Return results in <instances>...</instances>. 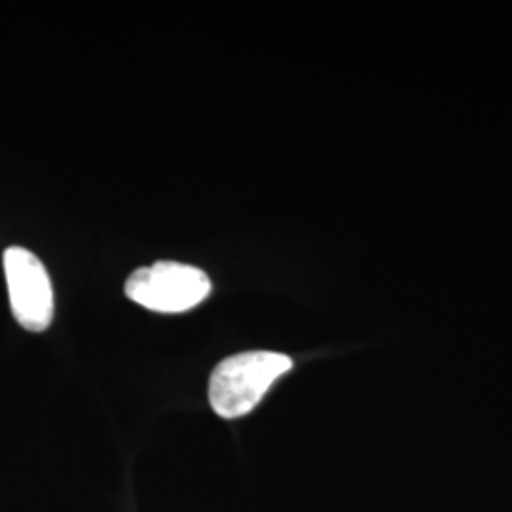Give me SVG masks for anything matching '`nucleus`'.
<instances>
[{"label": "nucleus", "instance_id": "nucleus-2", "mask_svg": "<svg viewBox=\"0 0 512 512\" xmlns=\"http://www.w3.org/2000/svg\"><path fill=\"white\" fill-rule=\"evenodd\" d=\"M211 293V279L200 268L181 262H156L139 268L126 281L129 300L147 310L183 313L192 310Z\"/></svg>", "mask_w": 512, "mask_h": 512}, {"label": "nucleus", "instance_id": "nucleus-3", "mask_svg": "<svg viewBox=\"0 0 512 512\" xmlns=\"http://www.w3.org/2000/svg\"><path fill=\"white\" fill-rule=\"evenodd\" d=\"M2 260L16 321L31 332L48 329L54 319V289L42 260L23 247L6 249Z\"/></svg>", "mask_w": 512, "mask_h": 512}, {"label": "nucleus", "instance_id": "nucleus-1", "mask_svg": "<svg viewBox=\"0 0 512 512\" xmlns=\"http://www.w3.org/2000/svg\"><path fill=\"white\" fill-rule=\"evenodd\" d=\"M293 368L291 357L275 351H245L215 366L209 380V403L224 420L255 410L277 378Z\"/></svg>", "mask_w": 512, "mask_h": 512}]
</instances>
